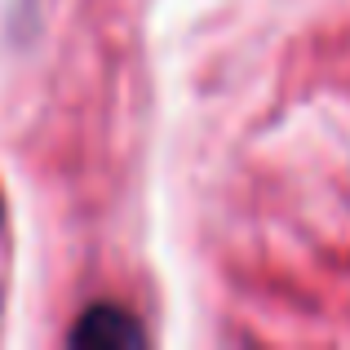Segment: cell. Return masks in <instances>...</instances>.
<instances>
[{"label":"cell","instance_id":"6da1fadb","mask_svg":"<svg viewBox=\"0 0 350 350\" xmlns=\"http://www.w3.org/2000/svg\"><path fill=\"white\" fill-rule=\"evenodd\" d=\"M142 342L146 333L120 306H89L80 315V324L71 328V346H85V350H133Z\"/></svg>","mask_w":350,"mask_h":350}]
</instances>
